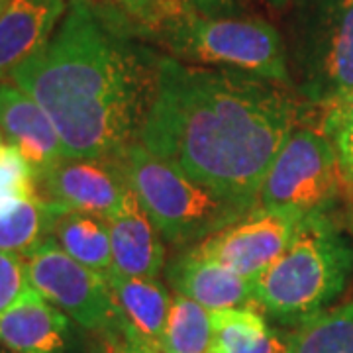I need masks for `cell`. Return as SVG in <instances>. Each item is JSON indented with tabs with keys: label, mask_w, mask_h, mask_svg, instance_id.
<instances>
[{
	"label": "cell",
	"mask_w": 353,
	"mask_h": 353,
	"mask_svg": "<svg viewBox=\"0 0 353 353\" xmlns=\"http://www.w3.org/2000/svg\"><path fill=\"white\" fill-rule=\"evenodd\" d=\"M296 120V102L275 83L165 55L138 141L192 181L255 208Z\"/></svg>",
	"instance_id": "1"
},
{
	"label": "cell",
	"mask_w": 353,
	"mask_h": 353,
	"mask_svg": "<svg viewBox=\"0 0 353 353\" xmlns=\"http://www.w3.org/2000/svg\"><path fill=\"white\" fill-rule=\"evenodd\" d=\"M155 67L90 0H69L48 46L10 81L50 116L67 159L120 161L138 141Z\"/></svg>",
	"instance_id": "2"
},
{
	"label": "cell",
	"mask_w": 353,
	"mask_h": 353,
	"mask_svg": "<svg viewBox=\"0 0 353 353\" xmlns=\"http://www.w3.org/2000/svg\"><path fill=\"white\" fill-rule=\"evenodd\" d=\"M353 275V241L330 216L299 222L287 250L252 283L259 310L299 328L328 310Z\"/></svg>",
	"instance_id": "3"
},
{
	"label": "cell",
	"mask_w": 353,
	"mask_h": 353,
	"mask_svg": "<svg viewBox=\"0 0 353 353\" xmlns=\"http://www.w3.org/2000/svg\"><path fill=\"white\" fill-rule=\"evenodd\" d=\"M152 36L171 53L169 57L183 63L230 69L290 87L285 41L263 18L175 10Z\"/></svg>",
	"instance_id": "4"
},
{
	"label": "cell",
	"mask_w": 353,
	"mask_h": 353,
	"mask_svg": "<svg viewBox=\"0 0 353 353\" xmlns=\"http://www.w3.org/2000/svg\"><path fill=\"white\" fill-rule=\"evenodd\" d=\"M118 163L163 240L179 250H189L253 210L192 181L139 141L128 148Z\"/></svg>",
	"instance_id": "5"
},
{
	"label": "cell",
	"mask_w": 353,
	"mask_h": 353,
	"mask_svg": "<svg viewBox=\"0 0 353 353\" xmlns=\"http://www.w3.org/2000/svg\"><path fill=\"white\" fill-rule=\"evenodd\" d=\"M289 8L290 87L328 108L353 92V0H294Z\"/></svg>",
	"instance_id": "6"
},
{
	"label": "cell",
	"mask_w": 353,
	"mask_h": 353,
	"mask_svg": "<svg viewBox=\"0 0 353 353\" xmlns=\"http://www.w3.org/2000/svg\"><path fill=\"white\" fill-rule=\"evenodd\" d=\"M341 179L330 141L314 130H294L265 176L259 206L292 214L328 216L340 199Z\"/></svg>",
	"instance_id": "7"
},
{
	"label": "cell",
	"mask_w": 353,
	"mask_h": 353,
	"mask_svg": "<svg viewBox=\"0 0 353 353\" xmlns=\"http://www.w3.org/2000/svg\"><path fill=\"white\" fill-rule=\"evenodd\" d=\"M24 259L30 287L46 301L55 304L85 330L94 334L118 332V312L104 275L77 263L53 238L43 241Z\"/></svg>",
	"instance_id": "8"
},
{
	"label": "cell",
	"mask_w": 353,
	"mask_h": 353,
	"mask_svg": "<svg viewBox=\"0 0 353 353\" xmlns=\"http://www.w3.org/2000/svg\"><path fill=\"white\" fill-rule=\"evenodd\" d=\"M301 220V216L292 212L255 206L234 224L192 245V250L224 263L253 283L287 250Z\"/></svg>",
	"instance_id": "9"
},
{
	"label": "cell",
	"mask_w": 353,
	"mask_h": 353,
	"mask_svg": "<svg viewBox=\"0 0 353 353\" xmlns=\"http://www.w3.org/2000/svg\"><path fill=\"white\" fill-rule=\"evenodd\" d=\"M38 189L63 210L108 218L120 208L130 187L118 161L65 159L39 181Z\"/></svg>",
	"instance_id": "10"
},
{
	"label": "cell",
	"mask_w": 353,
	"mask_h": 353,
	"mask_svg": "<svg viewBox=\"0 0 353 353\" xmlns=\"http://www.w3.org/2000/svg\"><path fill=\"white\" fill-rule=\"evenodd\" d=\"M0 138L24 155L38 183L67 159L50 116L12 81H0Z\"/></svg>",
	"instance_id": "11"
},
{
	"label": "cell",
	"mask_w": 353,
	"mask_h": 353,
	"mask_svg": "<svg viewBox=\"0 0 353 353\" xmlns=\"http://www.w3.org/2000/svg\"><path fill=\"white\" fill-rule=\"evenodd\" d=\"M165 277L175 292L202 304L210 312L228 308H257L252 283L248 279L212 257L196 253L192 248L181 250L167 263Z\"/></svg>",
	"instance_id": "12"
},
{
	"label": "cell",
	"mask_w": 353,
	"mask_h": 353,
	"mask_svg": "<svg viewBox=\"0 0 353 353\" xmlns=\"http://www.w3.org/2000/svg\"><path fill=\"white\" fill-rule=\"evenodd\" d=\"M71 320L32 287L0 312V345L12 353H67Z\"/></svg>",
	"instance_id": "13"
},
{
	"label": "cell",
	"mask_w": 353,
	"mask_h": 353,
	"mask_svg": "<svg viewBox=\"0 0 353 353\" xmlns=\"http://www.w3.org/2000/svg\"><path fill=\"white\" fill-rule=\"evenodd\" d=\"M112 243V271L124 277L157 279L165 267L163 236L128 190L120 208L106 218Z\"/></svg>",
	"instance_id": "14"
},
{
	"label": "cell",
	"mask_w": 353,
	"mask_h": 353,
	"mask_svg": "<svg viewBox=\"0 0 353 353\" xmlns=\"http://www.w3.org/2000/svg\"><path fill=\"white\" fill-rule=\"evenodd\" d=\"M69 0H10L0 14V81L48 46Z\"/></svg>",
	"instance_id": "15"
},
{
	"label": "cell",
	"mask_w": 353,
	"mask_h": 353,
	"mask_svg": "<svg viewBox=\"0 0 353 353\" xmlns=\"http://www.w3.org/2000/svg\"><path fill=\"white\" fill-rule=\"evenodd\" d=\"M106 279L118 312V332L159 350L173 294L157 279L124 277L114 271Z\"/></svg>",
	"instance_id": "16"
},
{
	"label": "cell",
	"mask_w": 353,
	"mask_h": 353,
	"mask_svg": "<svg viewBox=\"0 0 353 353\" xmlns=\"http://www.w3.org/2000/svg\"><path fill=\"white\" fill-rule=\"evenodd\" d=\"M212 326L210 353H292V332L271 328L257 308L216 310Z\"/></svg>",
	"instance_id": "17"
},
{
	"label": "cell",
	"mask_w": 353,
	"mask_h": 353,
	"mask_svg": "<svg viewBox=\"0 0 353 353\" xmlns=\"http://www.w3.org/2000/svg\"><path fill=\"white\" fill-rule=\"evenodd\" d=\"M51 238L77 263L108 275L112 271V243L106 218L85 212H63Z\"/></svg>",
	"instance_id": "18"
},
{
	"label": "cell",
	"mask_w": 353,
	"mask_h": 353,
	"mask_svg": "<svg viewBox=\"0 0 353 353\" xmlns=\"http://www.w3.org/2000/svg\"><path fill=\"white\" fill-rule=\"evenodd\" d=\"M67 212L41 194L0 210V252L26 257L53 234L57 218Z\"/></svg>",
	"instance_id": "19"
},
{
	"label": "cell",
	"mask_w": 353,
	"mask_h": 353,
	"mask_svg": "<svg viewBox=\"0 0 353 353\" xmlns=\"http://www.w3.org/2000/svg\"><path fill=\"white\" fill-rule=\"evenodd\" d=\"M214 343L212 312L202 304L173 292L165 322L161 353H210Z\"/></svg>",
	"instance_id": "20"
},
{
	"label": "cell",
	"mask_w": 353,
	"mask_h": 353,
	"mask_svg": "<svg viewBox=\"0 0 353 353\" xmlns=\"http://www.w3.org/2000/svg\"><path fill=\"white\" fill-rule=\"evenodd\" d=\"M292 353H353V303L328 308L292 332Z\"/></svg>",
	"instance_id": "21"
},
{
	"label": "cell",
	"mask_w": 353,
	"mask_h": 353,
	"mask_svg": "<svg viewBox=\"0 0 353 353\" xmlns=\"http://www.w3.org/2000/svg\"><path fill=\"white\" fill-rule=\"evenodd\" d=\"M320 134L334 150L341 190L353 201V92L326 108Z\"/></svg>",
	"instance_id": "22"
},
{
	"label": "cell",
	"mask_w": 353,
	"mask_h": 353,
	"mask_svg": "<svg viewBox=\"0 0 353 353\" xmlns=\"http://www.w3.org/2000/svg\"><path fill=\"white\" fill-rule=\"evenodd\" d=\"M38 194V179L24 155L0 138V210Z\"/></svg>",
	"instance_id": "23"
},
{
	"label": "cell",
	"mask_w": 353,
	"mask_h": 353,
	"mask_svg": "<svg viewBox=\"0 0 353 353\" xmlns=\"http://www.w3.org/2000/svg\"><path fill=\"white\" fill-rule=\"evenodd\" d=\"M130 18L141 30L152 34L169 14L179 10L171 0H104Z\"/></svg>",
	"instance_id": "24"
},
{
	"label": "cell",
	"mask_w": 353,
	"mask_h": 353,
	"mask_svg": "<svg viewBox=\"0 0 353 353\" xmlns=\"http://www.w3.org/2000/svg\"><path fill=\"white\" fill-rule=\"evenodd\" d=\"M26 289H30V281L24 257L0 252V312L16 303Z\"/></svg>",
	"instance_id": "25"
},
{
	"label": "cell",
	"mask_w": 353,
	"mask_h": 353,
	"mask_svg": "<svg viewBox=\"0 0 353 353\" xmlns=\"http://www.w3.org/2000/svg\"><path fill=\"white\" fill-rule=\"evenodd\" d=\"M92 353H161L152 345H145L138 340H132L120 332H102L92 347Z\"/></svg>",
	"instance_id": "26"
},
{
	"label": "cell",
	"mask_w": 353,
	"mask_h": 353,
	"mask_svg": "<svg viewBox=\"0 0 353 353\" xmlns=\"http://www.w3.org/2000/svg\"><path fill=\"white\" fill-rule=\"evenodd\" d=\"M179 10L204 14V16H228L234 14L236 0H171Z\"/></svg>",
	"instance_id": "27"
},
{
	"label": "cell",
	"mask_w": 353,
	"mask_h": 353,
	"mask_svg": "<svg viewBox=\"0 0 353 353\" xmlns=\"http://www.w3.org/2000/svg\"><path fill=\"white\" fill-rule=\"evenodd\" d=\"M269 2H271V4H275V6H281V8H283V6H289L290 2H294V0H269Z\"/></svg>",
	"instance_id": "28"
},
{
	"label": "cell",
	"mask_w": 353,
	"mask_h": 353,
	"mask_svg": "<svg viewBox=\"0 0 353 353\" xmlns=\"http://www.w3.org/2000/svg\"><path fill=\"white\" fill-rule=\"evenodd\" d=\"M8 4H10V0H0V14H2V10H4Z\"/></svg>",
	"instance_id": "29"
},
{
	"label": "cell",
	"mask_w": 353,
	"mask_h": 353,
	"mask_svg": "<svg viewBox=\"0 0 353 353\" xmlns=\"http://www.w3.org/2000/svg\"><path fill=\"white\" fill-rule=\"evenodd\" d=\"M0 353H12V352H4V350H0Z\"/></svg>",
	"instance_id": "30"
}]
</instances>
